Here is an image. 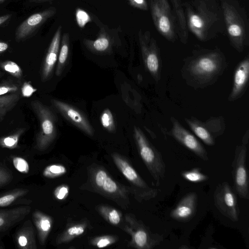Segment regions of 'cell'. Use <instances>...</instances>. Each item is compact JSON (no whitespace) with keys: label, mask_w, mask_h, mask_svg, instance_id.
<instances>
[{"label":"cell","mask_w":249,"mask_h":249,"mask_svg":"<svg viewBox=\"0 0 249 249\" xmlns=\"http://www.w3.org/2000/svg\"><path fill=\"white\" fill-rule=\"evenodd\" d=\"M227 66L226 57L219 50H203L185 60L181 73L190 86L204 88L217 81Z\"/></svg>","instance_id":"cell-1"},{"label":"cell","mask_w":249,"mask_h":249,"mask_svg":"<svg viewBox=\"0 0 249 249\" xmlns=\"http://www.w3.org/2000/svg\"><path fill=\"white\" fill-rule=\"evenodd\" d=\"M188 27L200 40L205 41L217 32L219 17L207 0H195L184 4Z\"/></svg>","instance_id":"cell-2"},{"label":"cell","mask_w":249,"mask_h":249,"mask_svg":"<svg viewBox=\"0 0 249 249\" xmlns=\"http://www.w3.org/2000/svg\"><path fill=\"white\" fill-rule=\"evenodd\" d=\"M220 0L231 44L241 53L249 44V24L246 11L235 0Z\"/></svg>","instance_id":"cell-3"},{"label":"cell","mask_w":249,"mask_h":249,"mask_svg":"<svg viewBox=\"0 0 249 249\" xmlns=\"http://www.w3.org/2000/svg\"><path fill=\"white\" fill-rule=\"evenodd\" d=\"M92 187L99 194L110 199L125 209L129 203V187L116 182L103 167H92L89 170Z\"/></svg>","instance_id":"cell-4"},{"label":"cell","mask_w":249,"mask_h":249,"mask_svg":"<svg viewBox=\"0 0 249 249\" xmlns=\"http://www.w3.org/2000/svg\"><path fill=\"white\" fill-rule=\"evenodd\" d=\"M134 137L140 155L159 186L165 176V165L160 153L150 142L140 128L134 127Z\"/></svg>","instance_id":"cell-5"},{"label":"cell","mask_w":249,"mask_h":249,"mask_svg":"<svg viewBox=\"0 0 249 249\" xmlns=\"http://www.w3.org/2000/svg\"><path fill=\"white\" fill-rule=\"evenodd\" d=\"M30 105L39 123L35 147L39 151H44L48 148L56 137V118L53 111L40 101H32Z\"/></svg>","instance_id":"cell-6"},{"label":"cell","mask_w":249,"mask_h":249,"mask_svg":"<svg viewBox=\"0 0 249 249\" xmlns=\"http://www.w3.org/2000/svg\"><path fill=\"white\" fill-rule=\"evenodd\" d=\"M111 157L116 166L130 184L131 194L138 201H147L157 196L159 190L148 185L125 158L116 153H113Z\"/></svg>","instance_id":"cell-7"},{"label":"cell","mask_w":249,"mask_h":249,"mask_svg":"<svg viewBox=\"0 0 249 249\" xmlns=\"http://www.w3.org/2000/svg\"><path fill=\"white\" fill-rule=\"evenodd\" d=\"M123 229L131 237L129 245L138 249H152L163 240V236L152 232L141 221L133 214L126 213Z\"/></svg>","instance_id":"cell-8"},{"label":"cell","mask_w":249,"mask_h":249,"mask_svg":"<svg viewBox=\"0 0 249 249\" xmlns=\"http://www.w3.org/2000/svg\"><path fill=\"white\" fill-rule=\"evenodd\" d=\"M151 16L158 32L167 40L177 39L174 18L168 0H148Z\"/></svg>","instance_id":"cell-9"},{"label":"cell","mask_w":249,"mask_h":249,"mask_svg":"<svg viewBox=\"0 0 249 249\" xmlns=\"http://www.w3.org/2000/svg\"><path fill=\"white\" fill-rule=\"evenodd\" d=\"M138 38L145 66L157 82L160 79L161 60L156 40L148 31L140 30Z\"/></svg>","instance_id":"cell-10"},{"label":"cell","mask_w":249,"mask_h":249,"mask_svg":"<svg viewBox=\"0 0 249 249\" xmlns=\"http://www.w3.org/2000/svg\"><path fill=\"white\" fill-rule=\"evenodd\" d=\"M248 141L236 146L232 162V175L234 189L242 199L249 198V178L246 167Z\"/></svg>","instance_id":"cell-11"},{"label":"cell","mask_w":249,"mask_h":249,"mask_svg":"<svg viewBox=\"0 0 249 249\" xmlns=\"http://www.w3.org/2000/svg\"><path fill=\"white\" fill-rule=\"evenodd\" d=\"M185 121L193 133L209 146L214 145L215 138L222 135L225 130V124L221 118H213L202 122L191 117L185 118Z\"/></svg>","instance_id":"cell-12"},{"label":"cell","mask_w":249,"mask_h":249,"mask_svg":"<svg viewBox=\"0 0 249 249\" xmlns=\"http://www.w3.org/2000/svg\"><path fill=\"white\" fill-rule=\"evenodd\" d=\"M214 203L223 215L233 222L239 220V210L236 196L227 182L216 187L213 194Z\"/></svg>","instance_id":"cell-13"},{"label":"cell","mask_w":249,"mask_h":249,"mask_svg":"<svg viewBox=\"0 0 249 249\" xmlns=\"http://www.w3.org/2000/svg\"><path fill=\"white\" fill-rule=\"evenodd\" d=\"M119 29L109 28L101 24L96 38L91 40L84 38L83 44L90 52L96 53H104L110 52L116 43L119 41Z\"/></svg>","instance_id":"cell-14"},{"label":"cell","mask_w":249,"mask_h":249,"mask_svg":"<svg viewBox=\"0 0 249 249\" xmlns=\"http://www.w3.org/2000/svg\"><path fill=\"white\" fill-rule=\"evenodd\" d=\"M171 120L172 123L171 135L201 159L208 160L207 152L196 138L174 117H171Z\"/></svg>","instance_id":"cell-15"},{"label":"cell","mask_w":249,"mask_h":249,"mask_svg":"<svg viewBox=\"0 0 249 249\" xmlns=\"http://www.w3.org/2000/svg\"><path fill=\"white\" fill-rule=\"evenodd\" d=\"M56 12L55 7H51L31 15L18 26L15 33L16 40L20 41L31 36Z\"/></svg>","instance_id":"cell-16"},{"label":"cell","mask_w":249,"mask_h":249,"mask_svg":"<svg viewBox=\"0 0 249 249\" xmlns=\"http://www.w3.org/2000/svg\"><path fill=\"white\" fill-rule=\"evenodd\" d=\"M51 103L53 107L68 121L89 136L93 135L94 131L85 115L74 106L60 100L53 99Z\"/></svg>","instance_id":"cell-17"},{"label":"cell","mask_w":249,"mask_h":249,"mask_svg":"<svg viewBox=\"0 0 249 249\" xmlns=\"http://www.w3.org/2000/svg\"><path fill=\"white\" fill-rule=\"evenodd\" d=\"M249 80V56L247 55L237 65L234 71L233 85L228 97L233 101L241 97L246 91Z\"/></svg>","instance_id":"cell-18"},{"label":"cell","mask_w":249,"mask_h":249,"mask_svg":"<svg viewBox=\"0 0 249 249\" xmlns=\"http://www.w3.org/2000/svg\"><path fill=\"white\" fill-rule=\"evenodd\" d=\"M62 29L61 25L57 27L45 55L41 70L42 82H45L50 78L57 61L61 40Z\"/></svg>","instance_id":"cell-19"},{"label":"cell","mask_w":249,"mask_h":249,"mask_svg":"<svg viewBox=\"0 0 249 249\" xmlns=\"http://www.w3.org/2000/svg\"><path fill=\"white\" fill-rule=\"evenodd\" d=\"M197 196L195 192L186 194L171 211L170 217L180 222H187L195 215L196 211Z\"/></svg>","instance_id":"cell-20"},{"label":"cell","mask_w":249,"mask_h":249,"mask_svg":"<svg viewBox=\"0 0 249 249\" xmlns=\"http://www.w3.org/2000/svg\"><path fill=\"white\" fill-rule=\"evenodd\" d=\"M31 211V207L28 205L0 211V232L7 230L20 222Z\"/></svg>","instance_id":"cell-21"},{"label":"cell","mask_w":249,"mask_h":249,"mask_svg":"<svg viewBox=\"0 0 249 249\" xmlns=\"http://www.w3.org/2000/svg\"><path fill=\"white\" fill-rule=\"evenodd\" d=\"M176 34L183 44L187 42L188 27L186 17L180 0H171Z\"/></svg>","instance_id":"cell-22"},{"label":"cell","mask_w":249,"mask_h":249,"mask_svg":"<svg viewBox=\"0 0 249 249\" xmlns=\"http://www.w3.org/2000/svg\"><path fill=\"white\" fill-rule=\"evenodd\" d=\"M15 240L17 246L21 249H36L34 228L28 220L17 231Z\"/></svg>","instance_id":"cell-23"},{"label":"cell","mask_w":249,"mask_h":249,"mask_svg":"<svg viewBox=\"0 0 249 249\" xmlns=\"http://www.w3.org/2000/svg\"><path fill=\"white\" fill-rule=\"evenodd\" d=\"M33 219L37 230L39 243L44 246L52 228L53 219L48 215L36 210L33 213Z\"/></svg>","instance_id":"cell-24"},{"label":"cell","mask_w":249,"mask_h":249,"mask_svg":"<svg viewBox=\"0 0 249 249\" xmlns=\"http://www.w3.org/2000/svg\"><path fill=\"white\" fill-rule=\"evenodd\" d=\"M87 227L88 222L85 220L69 223L65 230L57 236L55 240L56 244L59 245L71 241L82 234Z\"/></svg>","instance_id":"cell-25"},{"label":"cell","mask_w":249,"mask_h":249,"mask_svg":"<svg viewBox=\"0 0 249 249\" xmlns=\"http://www.w3.org/2000/svg\"><path fill=\"white\" fill-rule=\"evenodd\" d=\"M70 35L68 32L65 33L61 37L55 74L60 76L65 67L67 61L70 47Z\"/></svg>","instance_id":"cell-26"},{"label":"cell","mask_w":249,"mask_h":249,"mask_svg":"<svg viewBox=\"0 0 249 249\" xmlns=\"http://www.w3.org/2000/svg\"><path fill=\"white\" fill-rule=\"evenodd\" d=\"M20 98L19 92L0 96V122L16 107Z\"/></svg>","instance_id":"cell-27"},{"label":"cell","mask_w":249,"mask_h":249,"mask_svg":"<svg viewBox=\"0 0 249 249\" xmlns=\"http://www.w3.org/2000/svg\"><path fill=\"white\" fill-rule=\"evenodd\" d=\"M98 210L103 218L113 225H119L124 221L121 213L114 208L103 205L99 206Z\"/></svg>","instance_id":"cell-28"},{"label":"cell","mask_w":249,"mask_h":249,"mask_svg":"<svg viewBox=\"0 0 249 249\" xmlns=\"http://www.w3.org/2000/svg\"><path fill=\"white\" fill-rule=\"evenodd\" d=\"M29 190L17 188L0 195V207L8 206L20 197L26 195Z\"/></svg>","instance_id":"cell-29"},{"label":"cell","mask_w":249,"mask_h":249,"mask_svg":"<svg viewBox=\"0 0 249 249\" xmlns=\"http://www.w3.org/2000/svg\"><path fill=\"white\" fill-rule=\"evenodd\" d=\"M26 130L25 128H19L12 134L0 138V146L10 149L17 148L18 146L20 138Z\"/></svg>","instance_id":"cell-30"},{"label":"cell","mask_w":249,"mask_h":249,"mask_svg":"<svg viewBox=\"0 0 249 249\" xmlns=\"http://www.w3.org/2000/svg\"><path fill=\"white\" fill-rule=\"evenodd\" d=\"M181 176L185 180L193 183L205 181L209 178L207 175L200 172L199 168H194L190 170L182 171Z\"/></svg>","instance_id":"cell-31"},{"label":"cell","mask_w":249,"mask_h":249,"mask_svg":"<svg viewBox=\"0 0 249 249\" xmlns=\"http://www.w3.org/2000/svg\"><path fill=\"white\" fill-rule=\"evenodd\" d=\"M100 122L102 126L110 133L114 132L116 126L113 115L108 108L105 109L100 116Z\"/></svg>","instance_id":"cell-32"},{"label":"cell","mask_w":249,"mask_h":249,"mask_svg":"<svg viewBox=\"0 0 249 249\" xmlns=\"http://www.w3.org/2000/svg\"><path fill=\"white\" fill-rule=\"evenodd\" d=\"M0 68L13 77L20 79L23 76V72L19 66L16 62L6 60L0 63Z\"/></svg>","instance_id":"cell-33"},{"label":"cell","mask_w":249,"mask_h":249,"mask_svg":"<svg viewBox=\"0 0 249 249\" xmlns=\"http://www.w3.org/2000/svg\"><path fill=\"white\" fill-rule=\"evenodd\" d=\"M66 168L62 164H54L47 166L43 170V176L47 178H55L65 174Z\"/></svg>","instance_id":"cell-34"},{"label":"cell","mask_w":249,"mask_h":249,"mask_svg":"<svg viewBox=\"0 0 249 249\" xmlns=\"http://www.w3.org/2000/svg\"><path fill=\"white\" fill-rule=\"evenodd\" d=\"M117 241V238L112 235H103L96 237L92 238L90 241V244L98 248H103L109 246Z\"/></svg>","instance_id":"cell-35"},{"label":"cell","mask_w":249,"mask_h":249,"mask_svg":"<svg viewBox=\"0 0 249 249\" xmlns=\"http://www.w3.org/2000/svg\"><path fill=\"white\" fill-rule=\"evenodd\" d=\"M20 90L18 84L7 81L0 82V96L19 92Z\"/></svg>","instance_id":"cell-36"},{"label":"cell","mask_w":249,"mask_h":249,"mask_svg":"<svg viewBox=\"0 0 249 249\" xmlns=\"http://www.w3.org/2000/svg\"><path fill=\"white\" fill-rule=\"evenodd\" d=\"M12 162L15 168L21 173L26 174L29 171V165L28 162L20 157H14Z\"/></svg>","instance_id":"cell-37"},{"label":"cell","mask_w":249,"mask_h":249,"mask_svg":"<svg viewBox=\"0 0 249 249\" xmlns=\"http://www.w3.org/2000/svg\"><path fill=\"white\" fill-rule=\"evenodd\" d=\"M12 180V175L6 168L0 166V188L9 184Z\"/></svg>","instance_id":"cell-38"},{"label":"cell","mask_w":249,"mask_h":249,"mask_svg":"<svg viewBox=\"0 0 249 249\" xmlns=\"http://www.w3.org/2000/svg\"><path fill=\"white\" fill-rule=\"evenodd\" d=\"M20 91L22 96L28 98L37 91L32 85L31 82H24L20 88Z\"/></svg>","instance_id":"cell-39"},{"label":"cell","mask_w":249,"mask_h":249,"mask_svg":"<svg viewBox=\"0 0 249 249\" xmlns=\"http://www.w3.org/2000/svg\"><path fill=\"white\" fill-rule=\"evenodd\" d=\"M69 192V187L67 185H61L55 188L54 196L56 199L63 200L68 196Z\"/></svg>","instance_id":"cell-40"},{"label":"cell","mask_w":249,"mask_h":249,"mask_svg":"<svg viewBox=\"0 0 249 249\" xmlns=\"http://www.w3.org/2000/svg\"><path fill=\"white\" fill-rule=\"evenodd\" d=\"M127 1L135 8L143 11L148 10V4L146 0H127Z\"/></svg>","instance_id":"cell-41"},{"label":"cell","mask_w":249,"mask_h":249,"mask_svg":"<svg viewBox=\"0 0 249 249\" xmlns=\"http://www.w3.org/2000/svg\"><path fill=\"white\" fill-rule=\"evenodd\" d=\"M9 45L7 43L0 41V54L6 51Z\"/></svg>","instance_id":"cell-42"},{"label":"cell","mask_w":249,"mask_h":249,"mask_svg":"<svg viewBox=\"0 0 249 249\" xmlns=\"http://www.w3.org/2000/svg\"><path fill=\"white\" fill-rule=\"evenodd\" d=\"M11 17V15L10 14H7L0 17V25L8 20Z\"/></svg>","instance_id":"cell-43"},{"label":"cell","mask_w":249,"mask_h":249,"mask_svg":"<svg viewBox=\"0 0 249 249\" xmlns=\"http://www.w3.org/2000/svg\"><path fill=\"white\" fill-rule=\"evenodd\" d=\"M29 0L30 2H41L52 1V0Z\"/></svg>","instance_id":"cell-44"},{"label":"cell","mask_w":249,"mask_h":249,"mask_svg":"<svg viewBox=\"0 0 249 249\" xmlns=\"http://www.w3.org/2000/svg\"><path fill=\"white\" fill-rule=\"evenodd\" d=\"M5 0H0V4L2 3Z\"/></svg>","instance_id":"cell-45"},{"label":"cell","mask_w":249,"mask_h":249,"mask_svg":"<svg viewBox=\"0 0 249 249\" xmlns=\"http://www.w3.org/2000/svg\"><path fill=\"white\" fill-rule=\"evenodd\" d=\"M3 249V247L0 246V249Z\"/></svg>","instance_id":"cell-46"},{"label":"cell","mask_w":249,"mask_h":249,"mask_svg":"<svg viewBox=\"0 0 249 249\" xmlns=\"http://www.w3.org/2000/svg\"><path fill=\"white\" fill-rule=\"evenodd\" d=\"M207 0V1H209V0Z\"/></svg>","instance_id":"cell-47"},{"label":"cell","mask_w":249,"mask_h":249,"mask_svg":"<svg viewBox=\"0 0 249 249\" xmlns=\"http://www.w3.org/2000/svg\"><path fill=\"white\" fill-rule=\"evenodd\" d=\"M0 75H1V72H0Z\"/></svg>","instance_id":"cell-48"}]
</instances>
